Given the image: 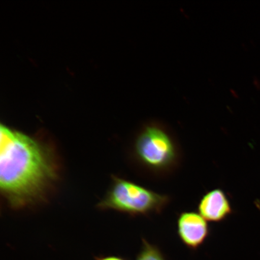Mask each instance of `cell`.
Listing matches in <instances>:
<instances>
[{
	"label": "cell",
	"instance_id": "cell-1",
	"mask_svg": "<svg viewBox=\"0 0 260 260\" xmlns=\"http://www.w3.org/2000/svg\"><path fill=\"white\" fill-rule=\"evenodd\" d=\"M0 186L12 207H24L44 194L57 175L51 149L20 132L1 125Z\"/></svg>",
	"mask_w": 260,
	"mask_h": 260
},
{
	"label": "cell",
	"instance_id": "cell-2",
	"mask_svg": "<svg viewBox=\"0 0 260 260\" xmlns=\"http://www.w3.org/2000/svg\"><path fill=\"white\" fill-rule=\"evenodd\" d=\"M133 161L143 173L154 180L172 176L180 168L183 152L177 140L160 125H146L132 149Z\"/></svg>",
	"mask_w": 260,
	"mask_h": 260
},
{
	"label": "cell",
	"instance_id": "cell-3",
	"mask_svg": "<svg viewBox=\"0 0 260 260\" xmlns=\"http://www.w3.org/2000/svg\"><path fill=\"white\" fill-rule=\"evenodd\" d=\"M172 199L132 181L114 177L111 187L100 203L102 209H111L132 216H150L164 212Z\"/></svg>",
	"mask_w": 260,
	"mask_h": 260
},
{
	"label": "cell",
	"instance_id": "cell-4",
	"mask_svg": "<svg viewBox=\"0 0 260 260\" xmlns=\"http://www.w3.org/2000/svg\"><path fill=\"white\" fill-rule=\"evenodd\" d=\"M179 239L188 249L197 251L210 235V227L206 219L194 211L179 214L177 220Z\"/></svg>",
	"mask_w": 260,
	"mask_h": 260
},
{
	"label": "cell",
	"instance_id": "cell-5",
	"mask_svg": "<svg viewBox=\"0 0 260 260\" xmlns=\"http://www.w3.org/2000/svg\"><path fill=\"white\" fill-rule=\"evenodd\" d=\"M198 213L210 222L220 223L233 213L225 191L217 188L204 194L198 205Z\"/></svg>",
	"mask_w": 260,
	"mask_h": 260
},
{
	"label": "cell",
	"instance_id": "cell-6",
	"mask_svg": "<svg viewBox=\"0 0 260 260\" xmlns=\"http://www.w3.org/2000/svg\"><path fill=\"white\" fill-rule=\"evenodd\" d=\"M136 260H167L157 246L149 243L145 239H142L141 251Z\"/></svg>",
	"mask_w": 260,
	"mask_h": 260
},
{
	"label": "cell",
	"instance_id": "cell-7",
	"mask_svg": "<svg viewBox=\"0 0 260 260\" xmlns=\"http://www.w3.org/2000/svg\"><path fill=\"white\" fill-rule=\"evenodd\" d=\"M96 260H126L119 256H105V257L96 258Z\"/></svg>",
	"mask_w": 260,
	"mask_h": 260
}]
</instances>
